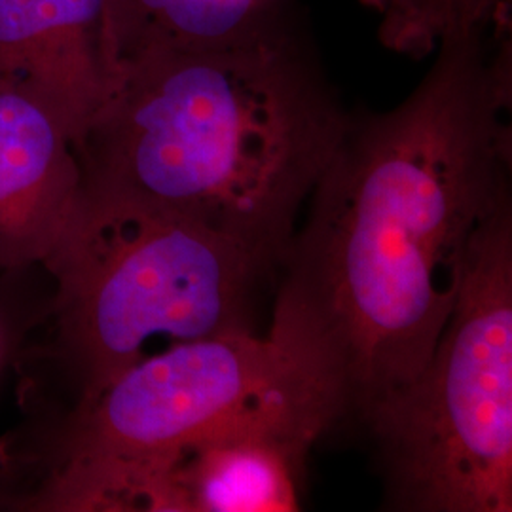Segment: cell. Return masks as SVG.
Returning a JSON list of instances; mask_svg holds the SVG:
<instances>
[{
  "label": "cell",
  "mask_w": 512,
  "mask_h": 512,
  "mask_svg": "<svg viewBox=\"0 0 512 512\" xmlns=\"http://www.w3.org/2000/svg\"><path fill=\"white\" fill-rule=\"evenodd\" d=\"M330 414L268 332L226 334L156 351L84 403L21 431L18 459L37 486L160 458L245 421L283 412Z\"/></svg>",
  "instance_id": "obj_5"
},
{
  "label": "cell",
  "mask_w": 512,
  "mask_h": 512,
  "mask_svg": "<svg viewBox=\"0 0 512 512\" xmlns=\"http://www.w3.org/2000/svg\"><path fill=\"white\" fill-rule=\"evenodd\" d=\"M313 412L245 421L141 463L95 475L109 511L296 512L306 458L329 431Z\"/></svg>",
  "instance_id": "obj_6"
},
{
  "label": "cell",
  "mask_w": 512,
  "mask_h": 512,
  "mask_svg": "<svg viewBox=\"0 0 512 512\" xmlns=\"http://www.w3.org/2000/svg\"><path fill=\"white\" fill-rule=\"evenodd\" d=\"M114 74L107 0H0V76L52 101L76 145Z\"/></svg>",
  "instance_id": "obj_8"
},
{
  "label": "cell",
  "mask_w": 512,
  "mask_h": 512,
  "mask_svg": "<svg viewBox=\"0 0 512 512\" xmlns=\"http://www.w3.org/2000/svg\"><path fill=\"white\" fill-rule=\"evenodd\" d=\"M50 291L44 264L0 272V372L16 365L21 349L42 325Z\"/></svg>",
  "instance_id": "obj_11"
},
{
  "label": "cell",
  "mask_w": 512,
  "mask_h": 512,
  "mask_svg": "<svg viewBox=\"0 0 512 512\" xmlns=\"http://www.w3.org/2000/svg\"><path fill=\"white\" fill-rule=\"evenodd\" d=\"M507 0H397L380 19V38L397 54L423 57L444 37L494 25Z\"/></svg>",
  "instance_id": "obj_10"
},
{
  "label": "cell",
  "mask_w": 512,
  "mask_h": 512,
  "mask_svg": "<svg viewBox=\"0 0 512 512\" xmlns=\"http://www.w3.org/2000/svg\"><path fill=\"white\" fill-rule=\"evenodd\" d=\"M495 27L442 38L395 109L349 112L277 272L266 332L334 427L420 376L476 232L512 202L511 48H490Z\"/></svg>",
  "instance_id": "obj_1"
},
{
  "label": "cell",
  "mask_w": 512,
  "mask_h": 512,
  "mask_svg": "<svg viewBox=\"0 0 512 512\" xmlns=\"http://www.w3.org/2000/svg\"><path fill=\"white\" fill-rule=\"evenodd\" d=\"M44 268L48 311L16 361L25 368L27 427L88 401L154 344L260 334L262 294L277 281L268 262L234 239L84 186Z\"/></svg>",
  "instance_id": "obj_3"
},
{
  "label": "cell",
  "mask_w": 512,
  "mask_h": 512,
  "mask_svg": "<svg viewBox=\"0 0 512 512\" xmlns=\"http://www.w3.org/2000/svg\"><path fill=\"white\" fill-rule=\"evenodd\" d=\"M80 198L73 124L44 95L0 76V272L44 264Z\"/></svg>",
  "instance_id": "obj_7"
},
{
  "label": "cell",
  "mask_w": 512,
  "mask_h": 512,
  "mask_svg": "<svg viewBox=\"0 0 512 512\" xmlns=\"http://www.w3.org/2000/svg\"><path fill=\"white\" fill-rule=\"evenodd\" d=\"M349 110L298 25L122 61L76 145L82 186L194 220L279 272Z\"/></svg>",
  "instance_id": "obj_2"
},
{
  "label": "cell",
  "mask_w": 512,
  "mask_h": 512,
  "mask_svg": "<svg viewBox=\"0 0 512 512\" xmlns=\"http://www.w3.org/2000/svg\"><path fill=\"white\" fill-rule=\"evenodd\" d=\"M363 425L389 509L512 511V202L476 232L420 376Z\"/></svg>",
  "instance_id": "obj_4"
},
{
  "label": "cell",
  "mask_w": 512,
  "mask_h": 512,
  "mask_svg": "<svg viewBox=\"0 0 512 512\" xmlns=\"http://www.w3.org/2000/svg\"><path fill=\"white\" fill-rule=\"evenodd\" d=\"M361 4L382 19L397 4V0H361Z\"/></svg>",
  "instance_id": "obj_12"
},
{
  "label": "cell",
  "mask_w": 512,
  "mask_h": 512,
  "mask_svg": "<svg viewBox=\"0 0 512 512\" xmlns=\"http://www.w3.org/2000/svg\"><path fill=\"white\" fill-rule=\"evenodd\" d=\"M116 69L150 50H203L296 23L293 0H107Z\"/></svg>",
  "instance_id": "obj_9"
}]
</instances>
